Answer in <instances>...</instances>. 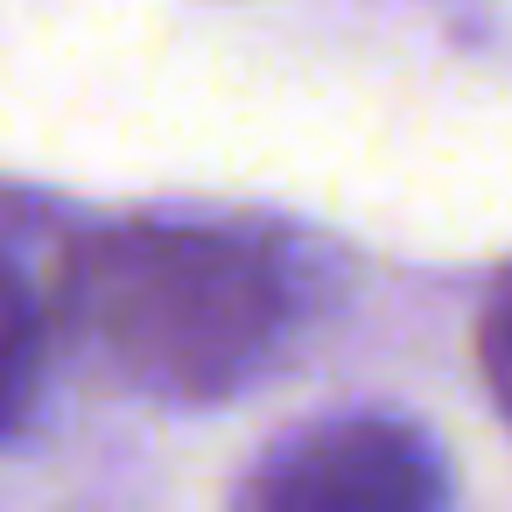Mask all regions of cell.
Instances as JSON below:
<instances>
[{"label":"cell","instance_id":"obj_1","mask_svg":"<svg viewBox=\"0 0 512 512\" xmlns=\"http://www.w3.org/2000/svg\"><path fill=\"white\" fill-rule=\"evenodd\" d=\"M64 316L127 386L155 400H218L267 358L281 281L246 239L120 225L71 253Z\"/></svg>","mask_w":512,"mask_h":512},{"label":"cell","instance_id":"obj_2","mask_svg":"<svg viewBox=\"0 0 512 512\" xmlns=\"http://www.w3.org/2000/svg\"><path fill=\"white\" fill-rule=\"evenodd\" d=\"M239 512H449V477L414 421L323 414L253 463Z\"/></svg>","mask_w":512,"mask_h":512},{"label":"cell","instance_id":"obj_3","mask_svg":"<svg viewBox=\"0 0 512 512\" xmlns=\"http://www.w3.org/2000/svg\"><path fill=\"white\" fill-rule=\"evenodd\" d=\"M43 379V309L22 288V274L0 260V435H15L22 414L36 407Z\"/></svg>","mask_w":512,"mask_h":512},{"label":"cell","instance_id":"obj_4","mask_svg":"<svg viewBox=\"0 0 512 512\" xmlns=\"http://www.w3.org/2000/svg\"><path fill=\"white\" fill-rule=\"evenodd\" d=\"M477 365H484V386H491L498 414L512 421V274L491 288V302L477 316Z\"/></svg>","mask_w":512,"mask_h":512}]
</instances>
